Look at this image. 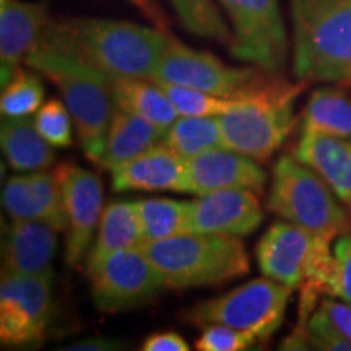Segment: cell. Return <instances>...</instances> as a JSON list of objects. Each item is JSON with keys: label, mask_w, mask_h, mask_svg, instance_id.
Here are the masks:
<instances>
[{"label": "cell", "mask_w": 351, "mask_h": 351, "mask_svg": "<svg viewBox=\"0 0 351 351\" xmlns=\"http://www.w3.org/2000/svg\"><path fill=\"white\" fill-rule=\"evenodd\" d=\"M43 36L109 78L148 80L173 38L165 29L106 19L51 20Z\"/></svg>", "instance_id": "cell-1"}, {"label": "cell", "mask_w": 351, "mask_h": 351, "mask_svg": "<svg viewBox=\"0 0 351 351\" xmlns=\"http://www.w3.org/2000/svg\"><path fill=\"white\" fill-rule=\"evenodd\" d=\"M25 64L59 88L72 114L83 153L88 160L98 163L116 111L111 78L44 36Z\"/></svg>", "instance_id": "cell-2"}, {"label": "cell", "mask_w": 351, "mask_h": 351, "mask_svg": "<svg viewBox=\"0 0 351 351\" xmlns=\"http://www.w3.org/2000/svg\"><path fill=\"white\" fill-rule=\"evenodd\" d=\"M300 82L351 83V0H289Z\"/></svg>", "instance_id": "cell-3"}, {"label": "cell", "mask_w": 351, "mask_h": 351, "mask_svg": "<svg viewBox=\"0 0 351 351\" xmlns=\"http://www.w3.org/2000/svg\"><path fill=\"white\" fill-rule=\"evenodd\" d=\"M140 247L163 276L168 289H187L228 282L249 274L243 241L230 234L184 232L148 241Z\"/></svg>", "instance_id": "cell-4"}, {"label": "cell", "mask_w": 351, "mask_h": 351, "mask_svg": "<svg viewBox=\"0 0 351 351\" xmlns=\"http://www.w3.org/2000/svg\"><path fill=\"white\" fill-rule=\"evenodd\" d=\"M306 82L289 83L275 75L231 111L218 116L223 145L256 161H267L295 125V101Z\"/></svg>", "instance_id": "cell-5"}, {"label": "cell", "mask_w": 351, "mask_h": 351, "mask_svg": "<svg viewBox=\"0 0 351 351\" xmlns=\"http://www.w3.org/2000/svg\"><path fill=\"white\" fill-rule=\"evenodd\" d=\"M320 176L295 156L283 155L274 168L267 208L314 234L335 239L351 231V215Z\"/></svg>", "instance_id": "cell-6"}, {"label": "cell", "mask_w": 351, "mask_h": 351, "mask_svg": "<svg viewBox=\"0 0 351 351\" xmlns=\"http://www.w3.org/2000/svg\"><path fill=\"white\" fill-rule=\"evenodd\" d=\"M291 288L275 280L257 278L184 311V322L197 327L212 324L251 333L258 341L269 340L282 327Z\"/></svg>", "instance_id": "cell-7"}, {"label": "cell", "mask_w": 351, "mask_h": 351, "mask_svg": "<svg viewBox=\"0 0 351 351\" xmlns=\"http://www.w3.org/2000/svg\"><path fill=\"white\" fill-rule=\"evenodd\" d=\"M275 73L254 67L238 69L223 64L218 57L197 51L171 38L152 80L156 83L194 88L228 99H243L269 83Z\"/></svg>", "instance_id": "cell-8"}, {"label": "cell", "mask_w": 351, "mask_h": 351, "mask_svg": "<svg viewBox=\"0 0 351 351\" xmlns=\"http://www.w3.org/2000/svg\"><path fill=\"white\" fill-rule=\"evenodd\" d=\"M85 267L95 304L108 314L148 304L168 289L142 247L109 254Z\"/></svg>", "instance_id": "cell-9"}, {"label": "cell", "mask_w": 351, "mask_h": 351, "mask_svg": "<svg viewBox=\"0 0 351 351\" xmlns=\"http://www.w3.org/2000/svg\"><path fill=\"white\" fill-rule=\"evenodd\" d=\"M231 21L234 59L280 75L288 59V39L278 0H218Z\"/></svg>", "instance_id": "cell-10"}, {"label": "cell", "mask_w": 351, "mask_h": 351, "mask_svg": "<svg viewBox=\"0 0 351 351\" xmlns=\"http://www.w3.org/2000/svg\"><path fill=\"white\" fill-rule=\"evenodd\" d=\"M54 313V275H2L0 340L8 346L41 343Z\"/></svg>", "instance_id": "cell-11"}, {"label": "cell", "mask_w": 351, "mask_h": 351, "mask_svg": "<svg viewBox=\"0 0 351 351\" xmlns=\"http://www.w3.org/2000/svg\"><path fill=\"white\" fill-rule=\"evenodd\" d=\"M54 174L62 191L69 219L65 262L69 267H77L86 258L88 245L103 213V187L98 176L75 165L60 163Z\"/></svg>", "instance_id": "cell-12"}, {"label": "cell", "mask_w": 351, "mask_h": 351, "mask_svg": "<svg viewBox=\"0 0 351 351\" xmlns=\"http://www.w3.org/2000/svg\"><path fill=\"white\" fill-rule=\"evenodd\" d=\"M320 234L304 230L291 221H276L257 243L256 257L267 278L291 289L304 283Z\"/></svg>", "instance_id": "cell-13"}, {"label": "cell", "mask_w": 351, "mask_h": 351, "mask_svg": "<svg viewBox=\"0 0 351 351\" xmlns=\"http://www.w3.org/2000/svg\"><path fill=\"white\" fill-rule=\"evenodd\" d=\"M267 173L252 158L226 147L210 148L186 160L187 194L205 195L225 189H247L262 194Z\"/></svg>", "instance_id": "cell-14"}, {"label": "cell", "mask_w": 351, "mask_h": 351, "mask_svg": "<svg viewBox=\"0 0 351 351\" xmlns=\"http://www.w3.org/2000/svg\"><path fill=\"white\" fill-rule=\"evenodd\" d=\"M262 219L261 202L247 189H225L189 202V232L245 236Z\"/></svg>", "instance_id": "cell-15"}, {"label": "cell", "mask_w": 351, "mask_h": 351, "mask_svg": "<svg viewBox=\"0 0 351 351\" xmlns=\"http://www.w3.org/2000/svg\"><path fill=\"white\" fill-rule=\"evenodd\" d=\"M46 3L0 0V78L5 86L49 25Z\"/></svg>", "instance_id": "cell-16"}, {"label": "cell", "mask_w": 351, "mask_h": 351, "mask_svg": "<svg viewBox=\"0 0 351 351\" xmlns=\"http://www.w3.org/2000/svg\"><path fill=\"white\" fill-rule=\"evenodd\" d=\"M2 205L12 218L36 219L56 231L69 228L62 191L54 173L12 176L2 189Z\"/></svg>", "instance_id": "cell-17"}, {"label": "cell", "mask_w": 351, "mask_h": 351, "mask_svg": "<svg viewBox=\"0 0 351 351\" xmlns=\"http://www.w3.org/2000/svg\"><path fill=\"white\" fill-rule=\"evenodd\" d=\"M57 232L47 223L12 218L2 247V275L32 276L51 270L57 252Z\"/></svg>", "instance_id": "cell-18"}, {"label": "cell", "mask_w": 351, "mask_h": 351, "mask_svg": "<svg viewBox=\"0 0 351 351\" xmlns=\"http://www.w3.org/2000/svg\"><path fill=\"white\" fill-rule=\"evenodd\" d=\"M295 158L328 184L351 215V140L302 129Z\"/></svg>", "instance_id": "cell-19"}, {"label": "cell", "mask_w": 351, "mask_h": 351, "mask_svg": "<svg viewBox=\"0 0 351 351\" xmlns=\"http://www.w3.org/2000/svg\"><path fill=\"white\" fill-rule=\"evenodd\" d=\"M112 189L122 191H184L186 160L165 145L112 169Z\"/></svg>", "instance_id": "cell-20"}, {"label": "cell", "mask_w": 351, "mask_h": 351, "mask_svg": "<svg viewBox=\"0 0 351 351\" xmlns=\"http://www.w3.org/2000/svg\"><path fill=\"white\" fill-rule=\"evenodd\" d=\"M163 137L165 130L153 122L116 106L109 125L106 147L96 165L109 171L119 168L142 153L163 143Z\"/></svg>", "instance_id": "cell-21"}, {"label": "cell", "mask_w": 351, "mask_h": 351, "mask_svg": "<svg viewBox=\"0 0 351 351\" xmlns=\"http://www.w3.org/2000/svg\"><path fill=\"white\" fill-rule=\"evenodd\" d=\"M0 145L10 168L16 171H43L52 166L54 150L39 134L34 121L28 117L3 116L0 125Z\"/></svg>", "instance_id": "cell-22"}, {"label": "cell", "mask_w": 351, "mask_h": 351, "mask_svg": "<svg viewBox=\"0 0 351 351\" xmlns=\"http://www.w3.org/2000/svg\"><path fill=\"white\" fill-rule=\"evenodd\" d=\"M143 244V231L140 223L137 202H111L101 213L98 236L93 247L86 254L85 265L124 249L140 247Z\"/></svg>", "instance_id": "cell-23"}, {"label": "cell", "mask_w": 351, "mask_h": 351, "mask_svg": "<svg viewBox=\"0 0 351 351\" xmlns=\"http://www.w3.org/2000/svg\"><path fill=\"white\" fill-rule=\"evenodd\" d=\"M116 106L130 111L163 129L178 121L179 112L165 90L148 78H111Z\"/></svg>", "instance_id": "cell-24"}, {"label": "cell", "mask_w": 351, "mask_h": 351, "mask_svg": "<svg viewBox=\"0 0 351 351\" xmlns=\"http://www.w3.org/2000/svg\"><path fill=\"white\" fill-rule=\"evenodd\" d=\"M302 129L351 138V99L337 88L315 90L302 112Z\"/></svg>", "instance_id": "cell-25"}, {"label": "cell", "mask_w": 351, "mask_h": 351, "mask_svg": "<svg viewBox=\"0 0 351 351\" xmlns=\"http://www.w3.org/2000/svg\"><path fill=\"white\" fill-rule=\"evenodd\" d=\"M163 145L184 160L210 148L225 147L218 116H181L165 132Z\"/></svg>", "instance_id": "cell-26"}, {"label": "cell", "mask_w": 351, "mask_h": 351, "mask_svg": "<svg viewBox=\"0 0 351 351\" xmlns=\"http://www.w3.org/2000/svg\"><path fill=\"white\" fill-rule=\"evenodd\" d=\"M143 243L189 232V202L147 199L137 202Z\"/></svg>", "instance_id": "cell-27"}, {"label": "cell", "mask_w": 351, "mask_h": 351, "mask_svg": "<svg viewBox=\"0 0 351 351\" xmlns=\"http://www.w3.org/2000/svg\"><path fill=\"white\" fill-rule=\"evenodd\" d=\"M169 3L189 33L213 39L228 47L232 44V29L226 25L215 0H169Z\"/></svg>", "instance_id": "cell-28"}, {"label": "cell", "mask_w": 351, "mask_h": 351, "mask_svg": "<svg viewBox=\"0 0 351 351\" xmlns=\"http://www.w3.org/2000/svg\"><path fill=\"white\" fill-rule=\"evenodd\" d=\"M44 88L39 77L33 72L19 69L12 80L2 86L0 111L2 116L25 117L43 106Z\"/></svg>", "instance_id": "cell-29"}, {"label": "cell", "mask_w": 351, "mask_h": 351, "mask_svg": "<svg viewBox=\"0 0 351 351\" xmlns=\"http://www.w3.org/2000/svg\"><path fill=\"white\" fill-rule=\"evenodd\" d=\"M168 95L171 103L178 109L179 116H221L228 111H231L239 99H228L213 96L204 91L194 90V88L173 85V83H158Z\"/></svg>", "instance_id": "cell-30"}, {"label": "cell", "mask_w": 351, "mask_h": 351, "mask_svg": "<svg viewBox=\"0 0 351 351\" xmlns=\"http://www.w3.org/2000/svg\"><path fill=\"white\" fill-rule=\"evenodd\" d=\"M69 108L62 101L49 99L43 104L34 116V125L39 134L51 145L67 148L72 145V122Z\"/></svg>", "instance_id": "cell-31"}, {"label": "cell", "mask_w": 351, "mask_h": 351, "mask_svg": "<svg viewBox=\"0 0 351 351\" xmlns=\"http://www.w3.org/2000/svg\"><path fill=\"white\" fill-rule=\"evenodd\" d=\"M257 341L251 333L236 330L221 324H212L204 327V332L195 341V348L199 351H241L251 348Z\"/></svg>", "instance_id": "cell-32"}, {"label": "cell", "mask_w": 351, "mask_h": 351, "mask_svg": "<svg viewBox=\"0 0 351 351\" xmlns=\"http://www.w3.org/2000/svg\"><path fill=\"white\" fill-rule=\"evenodd\" d=\"M327 295L351 304V231L339 236L333 245V271Z\"/></svg>", "instance_id": "cell-33"}, {"label": "cell", "mask_w": 351, "mask_h": 351, "mask_svg": "<svg viewBox=\"0 0 351 351\" xmlns=\"http://www.w3.org/2000/svg\"><path fill=\"white\" fill-rule=\"evenodd\" d=\"M307 343L313 345L315 350L327 351H351V340L348 337L337 332L326 319L320 315L319 311L311 315L307 320ZM311 348V346H309Z\"/></svg>", "instance_id": "cell-34"}, {"label": "cell", "mask_w": 351, "mask_h": 351, "mask_svg": "<svg viewBox=\"0 0 351 351\" xmlns=\"http://www.w3.org/2000/svg\"><path fill=\"white\" fill-rule=\"evenodd\" d=\"M319 313L330 326L340 332L341 335L351 340V304L350 302H337L332 300H324L319 307Z\"/></svg>", "instance_id": "cell-35"}, {"label": "cell", "mask_w": 351, "mask_h": 351, "mask_svg": "<svg viewBox=\"0 0 351 351\" xmlns=\"http://www.w3.org/2000/svg\"><path fill=\"white\" fill-rule=\"evenodd\" d=\"M191 346L179 333L160 332L153 333L143 341V351H187Z\"/></svg>", "instance_id": "cell-36"}, {"label": "cell", "mask_w": 351, "mask_h": 351, "mask_svg": "<svg viewBox=\"0 0 351 351\" xmlns=\"http://www.w3.org/2000/svg\"><path fill=\"white\" fill-rule=\"evenodd\" d=\"M127 2L132 3L140 13H143L156 28L168 32L169 21L166 19L165 12L161 10V7L158 5L156 0H127Z\"/></svg>", "instance_id": "cell-37"}, {"label": "cell", "mask_w": 351, "mask_h": 351, "mask_svg": "<svg viewBox=\"0 0 351 351\" xmlns=\"http://www.w3.org/2000/svg\"><path fill=\"white\" fill-rule=\"evenodd\" d=\"M122 343L116 340H106V339H88L78 343H73L70 346H64L62 350H80V351H109V350H121Z\"/></svg>", "instance_id": "cell-38"}]
</instances>
